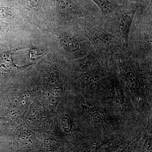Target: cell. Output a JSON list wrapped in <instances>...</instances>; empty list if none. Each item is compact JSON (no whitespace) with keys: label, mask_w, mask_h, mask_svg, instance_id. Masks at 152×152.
<instances>
[{"label":"cell","mask_w":152,"mask_h":152,"mask_svg":"<svg viewBox=\"0 0 152 152\" xmlns=\"http://www.w3.org/2000/svg\"><path fill=\"white\" fill-rule=\"evenodd\" d=\"M135 13V11H133L124 13L121 17H120L117 25L118 30L120 36L126 43L127 44L129 34Z\"/></svg>","instance_id":"6da1fadb"},{"label":"cell","mask_w":152,"mask_h":152,"mask_svg":"<svg viewBox=\"0 0 152 152\" xmlns=\"http://www.w3.org/2000/svg\"><path fill=\"white\" fill-rule=\"evenodd\" d=\"M94 43L101 52H108L113 47V42L108 34L102 30H98L93 35Z\"/></svg>","instance_id":"7a4b0ae2"},{"label":"cell","mask_w":152,"mask_h":152,"mask_svg":"<svg viewBox=\"0 0 152 152\" xmlns=\"http://www.w3.org/2000/svg\"><path fill=\"white\" fill-rule=\"evenodd\" d=\"M121 65L127 85L132 91L138 94L139 92V82L137 75L134 72L125 65V64L122 63Z\"/></svg>","instance_id":"3957f363"},{"label":"cell","mask_w":152,"mask_h":152,"mask_svg":"<svg viewBox=\"0 0 152 152\" xmlns=\"http://www.w3.org/2000/svg\"><path fill=\"white\" fill-rule=\"evenodd\" d=\"M85 108L88 113L92 118L93 121L97 124L100 125L103 127L107 125V118L104 112L101 111L99 109L87 106H86Z\"/></svg>","instance_id":"277c9868"},{"label":"cell","mask_w":152,"mask_h":152,"mask_svg":"<svg viewBox=\"0 0 152 152\" xmlns=\"http://www.w3.org/2000/svg\"><path fill=\"white\" fill-rule=\"evenodd\" d=\"M62 45L68 51L75 52L79 48V45L75 39L70 36H66L61 39Z\"/></svg>","instance_id":"5b68a950"},{"label":"cell","mask_w":152,"mask_h":152,"mask_svg":"<svg viewBox=\"0 0 152 152\" xmlns=\"http://www.w3.org/2000/svg\"><path fill=\"white\" fill-rule=\"evenodd\" d=\"M137 137H134L129 140L127 141L117 145L112 148L110 152H131L135 142L137 140Z\"/></svg>","instance_id":"8992f818"},{"label":"cell","mask_w":152,"mask_h":152,"mask_svg":"<svg viewBox=\"0 0 152 152\" xmlns=\"http://www.w3.org/2000/svg\"><path fill=\"white\" fill-rule=\"evenodd\" d=\"M94 2L101 12L104 15L109 14L111 11L112 3L111 0H92Z\"/></svg>","instance_id":"52a82bcc"},{"label":"cell","mask_w":152,"mask_h":152,"mask_svg":"<svg viewBox=\"0 0 152 152\" xmlns=\"http://www.w3.org/2000/svg\"><path fill=\"white\" fill-rule=\"evenodd\" d=\"M113 98H115V100L117 104H119L123 105L124 103V97L122 90L119 86H116L114 88L113 91Z\"/></svg>","instance_id":"ba28073f"},{"label":"cell","mask_w":152,"mask_h":152,"mask_svg":"<svg viewBox=\"0 0 152 152\" xmlns=\"http://www.w3.org/2000/svg\"><path fill=\"white\" fill-rule=\"evenodd\" d=\"M57 1L60 6L66 9L72 10L77 12H80L78 7L70 0H57Z\"/></svg>","instance_id":"9c48e42d"},{"label":"cell","mask_w":152,"mask_h":152,"mask_svg":"<svg viewBox=\"0 0 152 152\" xmlns=\"http://www.w3.org/2000/svg\"><path fill=\"white\" fill-rule=\"evenodd\" d=\"M142 152H152V138H148L145 141L142 148Z\"/></svg>","instance_id":"30bf717a"},{"label":"cell","mask_w":152,"mask_h":152,"mask_svg":"<svg viewBox=\"0 0 152 152\" xmlns=\"http://www.w3.org/2000/svg\"><path fill=\"white\" fill-rule=\"evenodd\" d=\"M71 121L69 119V118H64L62 120V124L64 126V129L65 131L67 132H69L71 131V128H72V126H71Z\"/></svg>","instance_id":"8fae6325"},{"label":"cell","mask_w":152,"mask_h":152,"mask_svg":"<svg viewBox=\"0 0 152 152\" xmlns=\"http://www.w3.org/2000/svg\"><path fill=\"white\" fill-rule=\"evenodd\" d=\"M135 2L138 3H141L143 1V0H133Z\"/></svg>","instance_id":"7c38bea8"}]
</instances>
